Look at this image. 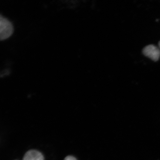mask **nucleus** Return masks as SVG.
Instances as JSON below:
<instances>
[{
  "label": "nucleus",
  "instance_id": "f257e3e1",
  "mask_svg": "<svg viewBox=\"0 0 160 160\" xmlns=\"http://www.w3.org/2000/svg\"><path fill=\"white\" fill-rule=\"evenodd\" d=\"M13 32V27L11 22L0 15V41L8 38Z\"/></svg>",
  "mask_w": 160,
  "mask_h": 160
},
{
  "label": "nucleus",
  "instance_id": "20e7f679",
  "mask_svg": "<svg viewBox=\"0 0 160 160\" xmlns=\"http://www.w3.org/2000/svg\"><path fill=\"white\" fill-rule=\"evenodd\" d=\"M64 160H77V159L72 156H68L65 158Z\"/></svg>",
  "mask_w": 160,
  "mask_h": 160
},
{
  "label": "nucleus",
  "instance_id": "7ed1b4c3",
  "mask_svg": "<svg viewBox=\"0 0 160 160\" xmlns=\"http://www.w3.org/2000/svg\"><path fill=\"white\" fill-rule=\"evenodd\" d=\"M23 160H44V157L39 151L30 150L26 152L23 157Z\"/></svg>",
  "mask_w": 160,
  "mask_h": 160
},
{
  "label": "nucleus",
  "instance_id": "f03ea898",
  "mask_svg": "<svg viewBox=\"0 0 160 160\" xmlns=\"http://www.w3.org/2000/svg\"><path fill=\"white\" fill-rule=\"evenodd\" d=\"M142 53L146 57L154 62H157L160 58V49L154 45L145 46L142 49Z\"/></svg>",
  "mask_w": 160,
  "mask_h": 160
},
{
  "label": "nucleus",
  "instance_id": "39448f33",
  "mask_svg": "<svg viewBox=\"0 0 160 160\" xmlns=\"http://www.w3.org/2000/svg\"><path fill=\"white\" fill-rule=\"evenodd\" d=\"M158 47L159 48V49H160V41L159 42H158Z\"/></svg>",
  "mask_w": 160,
  "mask_h": 160
}]
</instances>
